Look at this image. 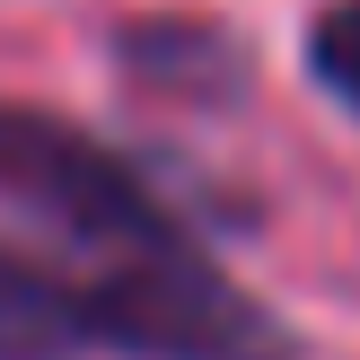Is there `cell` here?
<instances>
[{"mask_svg":"<svg viewBox=\"0 0 360 360\" xmlns=\"http://www.w3.org/2000/svg\"><path fill=\"white\" fill-rule=\"evenodd\" d=\"M0 202L27 211L35 229H53L62 246H79L88 264L123 255V246L193 238L176 193L141 158H123L115 141L44 115V105H9V97H0Z\"/></svg>","mask_w":360,"mask_h":360,"instance_id":"7a4b0ae2","label":"cell"},{"mask_svg":"<svg viewBox=\"0 0 360 360\" xmlns=\"http://www.w3.org/2000/svg\"><path fill=\"white\" fill-rule=\"evenodd\" d=\"M79 281L88 352L123 360H299L290 316H273L246 281H229L193 238L97 255Z\"/></svg>","mask_w":360,"mask_h":360,"instance_id":"6da1fadb","label":"cell"},{"mask_svg":"<svg viewBox=\"0 0 360 360\" xmlns=\"http://www.w3.org/2000/svg\"><path fill=\"white\" fill-rule=\"evenodd\" d=\"M79 352H88L79 281L0 246V360H79Z\"/></svg>","mask_w":360,"mask_h":360,"instance_id":"277c9868","label":"cell"},{"mask_svg":"<svg viewBox=\"0 0 360 360\" xmlns=\"http://www.w3.org/2000/svg\"><path fill=\"white\" fill-rule=\"evenodd\" d=\"M115 62L158 97H202V105L246 97V44L211 18H132L115 35Z\"/></svg>","mask_w":360,"mask_h":360,"instance_id":"3957f363","label":"cell"},{"mask_svg":"<svg viewBox=\"0 0 360 360\" xmlns=\"http://www.w3.org/2000/svg\"><path fill=\"white\" fill-rule=\"evenodd\" d=\"M308 79L360 123V0H334V9L308 27Z\"/></svg>","mask_w":360,"mask_h":360,"instance_id":"5b68a950","label":"cell"}]
</instances>
